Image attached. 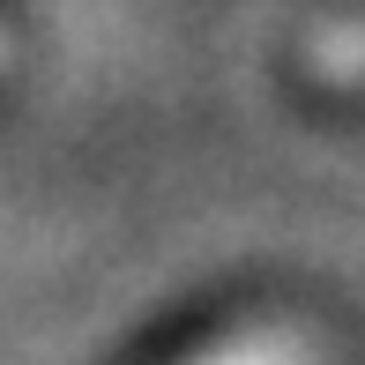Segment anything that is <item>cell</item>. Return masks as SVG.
I'll return each mask as SVG.
<instances>
[{"mask_svg":"<svg viewBox=\"0 0 365 365\" xmlns=\"http://www.w3.org/2000/svg\"><path fill=\"white\" fill-rule=\"evenodd\" d=\"M8 53H15V45H8V30H0V60H8Z\"/></svg>","mask_w":365,"mask_h":365,"instance_id":"1","label":"cell"}]
</instances>
